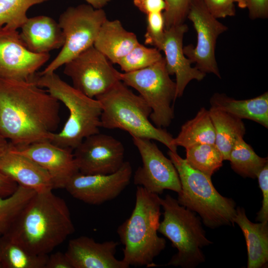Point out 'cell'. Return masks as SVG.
Instances as JSON below:
<instances>
[{"label":"cell","mask_w":268,"mask_h":268,"mask_svg":"<svg viewBox=\"0 0 268 268\" xmlns=\"http://www.w3.org/2000/svg\"><path fill=\"white\" fill-rule=\"evenodd\" d=\"M36 192L18 185L16 190L10 196L0 197V234H4L31 198Z\"/></svg>","instance_id":"cell-29"},{"label":"cell","mask_w":268,"mask_h":268,"mask_svg":"<svg viewBox=\"0 0 268 268\" xmlns=\"http://www.w3.org/2000/svg\"><path fill=\"white\" fill-rule=\"evenodd\" d=\"M48 255H36L6 236L0 237L1 268H45Z\"/></svg>","instance_id":"cell-26"},{"label":"cell","mask_w":268,"mask_h":268,"mask_svg":"<svg viewBox=\"0 0 268 268\" xmlns=\"http://www.w3.org/2000/svg\"><path fill=\"white\" fill-rule=\"evenodd\" d=\"M134 5L146 15L164 11L166 4L164 0H133Z\"/></svg>","instance_id":"cell-37"},{"label":"cell","mask_w":268,"mask_h":268,"mask_svg":"<svg viewBox=\"0 0 268 268\" xmlns=\"http://www.w3.org/2000/svg\"><path fill=\"white\" fill-rule=\"evenodd\" d=\"M138 43L135 34L126 30L120 20L107 19L102 24L93 46L112 64H118Z\"/></svg>","instance_id":"cell-22"},{"label":"cell","mask_w":268,"mask_h":268,"mask_svg":"<svg viewBox=\"0 0 268 268\" xmlns=\"http://www.w3.org/2000/svg\"><path fill=\"white\" fill-rule=\"evenodd\" d=\"M246 241L248 268H264L268 264V221L254 223L247 217L245 209L236 207L234 218Z\"/></svg>","instance_id":"cell-21"},{"label":"cell","mask_w":268,"mask_h":268,"mask_svg":"<svg viewBox=\"0 0 268 268\" xmlns=\"http://www.w3.org/2000/svg\"><path fill=\"white\" fill-rule=\"evenodd\" d=\"M234 2H236L238 6L241 8H247V0H232Z\"/></svg>","instance_id":"cell-42"},{"label":"cell","mask_w":268,"mask_h":268,"mask_svg":"<svg viewBox=\"0 0 268 268\" xmlns=\"http://www.w3.org/2000/svg\"><path fill=\"white\" fill-rule=\"evenodd\" d=\"M75 231L66 201L52 190L36 193L3 235L36 255H48Z\"/></svg>","instance_id":"cell-2"},{"label":"cell","mask_w":268,"mask_h":268,"mask_svg":"<svg viewBox=\"0 0 268 268\" xmlns=\"http://www.w3.org/2000/svg\"><path fill=\"white\" fill-rule=\"evenodd\" d=\"M132 139L142 160V165L134 172V183L157 195L165 190L180 192V181L171 159L151 139L137 137H132Z\"/></svg>","instance_id":"cell-12"},{"label":"cell","mask_w":268,"mask_h":268,"mask_svg":"<svg viewBox=\"0 0 268 268\" xmlns=\"http://www.w3.org/2000/svg\"><path fill=\"white\" fill-rule=\"evenodd\" d=\"M9 147V142L0 134V156L7 151Z\"/></svg>","instance_id":"cell-41"},{"label":"cell","mask_w":268,"mask_h":268,"mask_svg":"<svg viewBox=\"0 0 268 268\" xmlns=\"http://www.w3.org/2000/svg\"><path fill=\"white\" fill-rule=\"evenodd\" d=\"M188 27L185 23L165 29L161 50L165 55L166 67L169 75L176 76V98L183 94L188 84L192 80L201 81L205 73L196 67L191 66V62L183 51V40Z\"/></svg>","instance_id":"cell-18"},{"label":"cell","mask_w":268,"mask_h":268,"mask_svg":"<svg viewBox=\"0 0 268 268\" xmlns=\"http://www.w3.org/2000/svg\"><path fill=\"white\" fill-rule=\"evenodd\" d=\"M187 17L197 32V43L196 47L191 44L183 47L185 56L201 71L221 78L215 59V46L217 38L227 30V27L210 14L203 0H191Z\"/></svg>","instance_id":"cell-11"},{"label":"cell","mask_w":268,"mask_h":268,"mask_svg":"<svg viewBox=\"0 0 268 268\" xmlns=\"http://www.w3.org/2000/svg\"><path fill=\"white\" fill-rule=\"evenodd\" d=\"M132 172L129 161H125L118 170L110 174L85 175L78 172L65 189L76 199L99 205L117 198L130 183Z\"/></svg>","instance_id":"cell-14"},{"label":"cell","mask_w":268,"mask_h":268,"mask_svg":"<svg viewBox=\"0 0 268 268\" xmlns=\"http://www.w3.org/2000/svg\"><path fill=\"white\" fill-rule=\"evenodd\" d=\"M203 1L208 11L217 19L233 16L236 14L232 0H203Z\"/></svg>","instance_id":"cell-34"},{"label":"cell","mask_w":268,"mask_h":268,"mask_svg":"<svg viewBox=\"0 0 268 268\" xmlns=\"http://www.w3.org/2000/svg\"><path fill=\"white\" fill-rule=\"evenodd\" d=\"M50 57L28 50L17 30L0 27V78L31 80Z\"/></svg>","instance_id":"cell-15"},{"label":"cell","mask_w":268,"mask_h":268,"mask_svg":"<svg viewBox=\"0 0 268 268\" xmlns=\"http://www.w3.org/2000/svg\"><path fill=\"white\" fill-rule=\"evenodd\" d=\"M95 98L102 106L101 127L119 129L127 132L132 137L157 140L169 150L177 152V146L172 135L149 120L152 111L149 105L122 81Z\"/></svg>","instance_id":"cell-5"},{"label":"cell","mask_w":268,"mask_h":268,"mask_svg":"<svg viewBox=\"0 0 268 268\" xmlns=\"http://www.w3.org/2000/svg\"><path fill=\"white\" fill-rule=\"evenodd\" d=\"M215 133L209 111L202 107L196 116L185 123L174 138L176 146L185 149L201 144H215Z\"/></svg>","instance_id":"cell-25"},{"label":"cell","mask_w":268,"mask_h":268,"mask_svg":"<svg viewBox=\"0 0 268 268\" xmlns=\"http://www.w3.org/2000/svg\"><path fill=\"white\" fill-rule=\"evenodd\" d=\"M156 48H147L138 43L118 63L125 72H131L148 67L162 58Z\"/></svg>","instance_id":"cell-31"},{"label":"cell","mask_w":268,"mask_h":268,"mask_svg":"<svg viewBox=\"0 0 268 268\" xmlns=\"http://www.w3.org/2000/svg\"><path fill=\"white\" fill-rule=\"evenodd\" d=\"M73 150L79 172L83 174H110L118 170L125 162L123 143L106 134L91 135Z\"/></svg>","instance_id":"cell-13"},{"label":"cell","mask_w":268,"mask_h":268,"mask_svg":"<svg viewBox=\"0 0 268 268\" xmlns=\"http://www.w3.org/2000/svg\"><path fill=\"white\" fill-rule=\"evenodd\" d=\"M211 107L241 119H249L268 128V93L256 97L236 100L225 94L215 93L210 99Z\"/></svg>","instance_id":"cell-23"},{"label":"cell","mask_w":268,"mask_h":268,"mask_svg":"<svg viewBox=\"0 0 268 268\" xmlns=\"http://www.w3.org/2000/svg\"><path fill=\"white\" fill-rule=\"evenodd\" d=\"M64 66V72L71 78L72 86L90 98H95L121 81L120 72L94 46Z\"/></svg>","instance_id":"cell-10"},{"label":"cell","mask_w":268,"mask_h":268,"mask_svg":"<svg viewBox=\"0 0 268 268\" xmlns=\"http://www.w3.org/2000/svg\"><path fill=\"white\" fill-rule=\"evenodd\" d=\"M168 154L180 181L181 190L177 199L179 203L198 213L208 228L234 226L236 213L235 201L220 194L210 177L191 167L177 152L169 150Z\"/></svg>","instance_id":"cell-6"},{"label":"cell","mask_w":268,"mask_h":268,"mask_svg":"<svg viewBox=\"0 0 268 268\" xmlns=\"http://www.w3.org/2000/svg\"><path fill=\"white\" fill-rule=\"evenodd\" d=\"M0 171L18 185L36 193L54 189L48 173L35 161L15 151L10 142L8 149L0 156Z\"/></svg>","instance_id":"cell-19"},{"label":"cell","mask_w":268,"mask_h":268,"mask_svg":"<svg viewBox=\"0 0 268 268\" xmlns=\"http://www.w3.org/2000/svg\"><path fill=\"white\" fill-rule=\"evenodd\" d=\"M186 151L188 164L210 177L223 165L222 154L215 144H197L186 148Z\"/></svg>","instance_id":"cell-28"},{"label":"cell","mask_w":268,"mask_h":268,"mask_svg":"<svg viewBox=\"0 0 268 268\" xmlns=\"http://www.w3.org/2000/svg\"><path fill=\"white\" fill-rule=\"evenodd\" d=\"M262 193V207L257 213L256 220L268 221V163L260 171L257 176Z\"/></svg>","instance_id":"cell-35"},{"label":"cell","mask_w":268,"mask_h":268,"mask_svg":"<svg viewBox=\"0 0 268 268\" xmlns=\"http://www.w3.org/2000/svg\"><path fill=\"white\" fill-rule=\"evenodd\" d=\"M1 235H1V234H0V236H1ZM0 268H1L0 265Z\"/></svg>","instance_id":"cell-43"},{"label":"cell","mask_w":268,"mask_h":268,"mask_svg":"<svg viewBox=\"0 0 268 268\" xmlns=\"http://www.w3.org/2000/svg\"><path fill=\"white\" fill-rule=\"evenodd\" d=\"M158 195L137 186L134 207L130 215L117 228L124 245L122 259L129 266H157L154 259L166 247V240L158 235L161 215Z\"/></svg>","instance_id":"cell-3"},{"label":"cell","mask_w":268,"mask_h":268,"mask_svg":"<svg viewBox=\"0 0 268 268\" xmlns=\"http://www.w3.org/2000/svg\"><path fill=\"white\" fill-rule=\"evenodd\" d=\"M62 102L69 111V117L62 130L54 133L50 140L59 146L73 150L85 138L100 133L102 106L62 79L55 72L37 73L31 80Z\"/></svg>","instance_id":"cell-4"},{"label":"cell","mask_w":268,"mask_h":268,"mask_svg":"<svg viewBox=\"0 0 268 268\" xmlns=\"http://www.w3.org/2000/svg\"><path fill=\"white\" fill-rule=\"evenodd\" d=\"M229 161L234 172L243 177L252 179L257 176L268 163L267 157H261L246 143L243 137L239 138L229 154Z\"/></svg>","instance_id":"cell-27"},{"label":"cell","mask_w":268,"mask_h":268,"mask_svg":"<svg viewBox=\"0 0 268 268\" xmlns=\"http://www.w3.org/2000/svg\"><path fill=\"white\" fill-rule=\"evenodd\" d=\"M163 12L165 29L184 23L187 17L191 0H164Z\"/></svg>","instance_id":"cell-32"},{"label":"cell","mask_w":268,"mask_h":268,"mask_svg":"<svg viewBox=\"0 0 268 268\" xmlns=\"http://www.w3.org/2000/svg\"><path fill=\"white\" fill-rule=\"evenodd\" d=\"M45 268H72L65 253L57 252L48 256Z\"/></svg>","instance_id":"cell-38"},{"label":"cell","mask_w":268,"mask_h":268,"mask_svg":"<svg viewBox=\"0 0 268 268\" xmlns=\"http://www.w3.org/2000/svg\"><path fill=\"white\" fill-rule=\"evenodd\" d=\"M165 32L164 20L162 12L151 13L147 15L146 31L144 43L154 46L161 50Z\"/></svg>","instance_id":"cell-33"},{"label":"cell","mask_w":268,"mask_h":268,"mask_svg":"<svg viewBox=\"0 0 268 268\" xmlns=\"http://www.w3.org/2000/svg\"><path fill=\"white\" fill-rule=\"evenodd\" d=\"M107 19L102 8H95L89 4L68 7L60 15L58 22L64 35V44L56 57L39 73L55 72L93 46L100 27Z\"/></svg>","instance_id":"cell-9"},{"label":"cell","mask_w":268,"mask_h":268,"mask_svg":"<svg viewBox=\"0 0 268 268\" xmlns=\"http://www.w3.org/2000/svg\"><path fill=\"white\" fill-rule=\"evenodd\" d=\"M119 245L117 241L99 243L82 236L69 240L65 254L72 268H128L115 257Z\"/></svg>","instance_id":"cell-17"},{"label":"cell","mask_w":268,"mask_h":268,"mask_svg":"<svg viewBox=\"0 0 268 268\" xmlns=\"http://www.w3.org/2000/svg\"><path fill=\"white\" fill-rule=\"evenodd\" d=\"M49 0H0V27L11 30L20 28L28 18L31 6Z\"/></svg>","instance_id":"cell-30"},{"label":"cell","mask_w":268,"mask_h":268,"mask_svg":"<svg viewBox=\"0 0 268 268\" xmlns=\"http://www.w3.org/2000/svg\"><path fill=\"white\" fill-rule=\"evenodd\" d=\"M18 185L0 171V197L5 198L11 195Z\"/></svg>","instance_id":"cell-39"},{"label":"cell","mask_w":268,"mask_h":268,"mask_svg":"<svg viewBox=\"0 0 268 268\" xmlns=\"http://www.w3.org/2000/svg\"><path fill=\"white\" fill-rule=\"evenodd\" d=\"M89 4L92 6L94 8L100 9L103 7L111 0H85Z\"/></svg>","instance_id":"cell-40"},{"label":"cell","mask_w":268,"mask_h":268,"mask_svg":"<svg viewBox=\"0 0 268 268\" xmlns=\"http://www.w3.org/2000/svg\"><path fill=\"white\" fill-rule=\"evenodd\" d=\"M163 219L160 222L158 232L168 238L177 252L166 266L194 268L205 262L202 251L212 242L206 236L200 217L180 204L170 195L160 198Z\"/></svg>","instance_id":"cell-7"},{"label":"cell","mask_w":268,"mask_h":268,"mask_svg":"<svg viewBox=\"0 0 268 268\" xmlns=\"http://www.w3.org/2000/svg\"><path fill=\"white\" fill-rule=\"evenodd\" d=\"M11 145L15 151L31 158L48 173L54 189H65L69 179L79 172L73 150L57 145L49 140L23 146Z\"/></svg>","instance_id":"cell-16"},{"label":"cell","mask_w":268,"mask_h":268,"mask_svg":"<svg viewBox=\"0 0 268 268\" xmlns=\"http://www.w3.org/2000/svg\"><path fill=\"white\" fill-rule=\"evenodd\" d=\"M208 111L215 130V145L224 160H228L236 140L245 134V125L242 119L216 108L211 107Z\"/></svg>","instance_id":"cell-24"},{"label":"cell","mask_w":268,"mask_h":268,"mask_svg":"<svg viewBox=\"0 0 268 268\" xmlns=\"http://www.w3.org/2000/svg\"><path fill=\"white\" fill-rule=\"evenodd\" d=\"M121 81L137 91L151 109L149 119L156 127L169 126L174 118L172 103L176 84L170 77L164 58L145 68L121 73Z\"/></svg>","instance_id":"cell-8"},{"label":"cell","mask_w":268,"mask_h":268,"mask_svg":"<svg viewBox=\"0 0 268 268\" xmlns=\"http://www.w3.org/2000/svg\"><path fill=\"white\" fill-rule=\"evenodd\" d=\"M20 29L21 41L32 53L49 54L64 44L62 29L59 23L51 17L39 15L28 17Z\"/></svg>","instance_id":"cell-20"},{"label":"cell","mask_w":268,"mask_h":268,"mask_svg":"<svg viewBox=\"0 0 268 268\" xmlns=\"http://www.w3.org/2000/svg\"><path fill=\"white\" fill-rule=\"evenodd\" d=\"M250 18L264 19L268 17V0H247Z\"/></svg>","instance_id":"cell-36"},{"label":"cell","mask_w":268,"mask_h":268,"mask_svg":"<svg viewBox=\"0 0 268 268\" xmlns=\"http://www.w3.org/2000/svg\"><path fill=\"white\" fill-rule=\"evenodd\" d=\"M60 102L32 80L0 78V134L15 146L50 140L60 122Z\"/></svg>","instance_id":"cell-1"}]
</instances>
